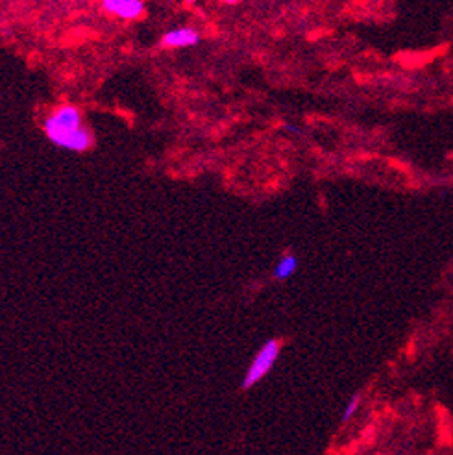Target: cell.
<instances>
[{"label":"cell","mask_w":453,"mask_h":455,"mask_svg":"<svg viewBox=\"0 0 453 455\" xmlns=\"http://www.w3.org/2000/svg\"><path fill=\"white\" fill-rule=\"evenodd\" d=\"M44 135L52 144L70 152H86L93 146L94 138L76 106L63 104L44 120Z\"/></svg>","instance_id":"1"},{"label":"cell","mask_w":453,"mask_h":455,"mask_svg":"<svg viewBox=\"0 0 453 455\" xmlns=\"http://www.w3.org/2000/svg\"><path fill=\"white\" fill-rule=\"evenodd\" d=\"M280 350L281 344L280 341H276V339H270V341H267V343L261 346L259 352L255 354V357L252 359V363H250L246 374L242 378V389L254 387L255 383H259V381L272 370L276 361H278V357H280Z\"/></svg>","instance_id":"2"},{"label":"cell","mask_w":453,"mask_h":455,"mask_svg":"<svg viewBox=\"0 0 453 455\" xmlns=\"http://www.w3.org/2000/svg\"><path fill=\"white\" fill-rule=\"evenodd\" d=\"M104 12L122 21H135L144 13V0H102Z\"/></svg>","instance_id":"3"},{"label":"cell","mask_w":453,"mask_h":455,"mask_svg":"<svg viewBox=\"0 0 453 455\" xmlns=\"http://www.w3.org/2000/svg\"><path fill=\"white\" fill-rule=\"evenodd\" d=\"M200 34L191 26H178L163 34L161 44L167 49H189L200 43Z\"/></svg>","instance_id":"4"},{"label":"cell","mask_w":453,"mask_h":455,"mask_svg":"<svg viewBox=\"0 0 453 455\" xmlns=\"http://www.w3.org/2000/svg\"><path fill=\"white\" fill-rule=\"evenodd\" d=\"M296 270H298V257L294 256V254H287V256H283L280 261L276 263L274 278L276 280H289L291 276L296 274Z\"/></svg>","instance_id":"5"},{"label":"cell","mask_w":453,"mask_h":455,"mask_svg":"<svg viewBox=\"0 0 453 455\" xmlns=\"http://www.w3.org/2000/svg\"><path fill=\"white\" fill-rule=\"evenodd\" d=\"M359 406H361V396L359 394H355L354 398L348 402L346 409H344V413H342V422H344V424L352 420V417H354L355 413H357Z\"/></svg>","instance_id":"6"},{"label":"cell","mask_w":453,"mask_h":455,"mask_svg":"<svg viewBox=\"0 0 453 455\" xmlns=\"http://www.w3.org/2000/svg\"><path fill=\"white\" fill-rule=\"evenodd\" d=\"M222 2H226V4H235L237 0H222Z\"/></svg>","instance_id":"7"},{"label":"cell","mask_w":453,"mask_h":455,"mask_svg":"<svg viewBox=\"0 0 453 455\" xmlns=\"http://www.w3.org/2000/svg\"><path fill=\"white\" fill-rule=\"evenodd\" d=\"M194 2H196V0H187V4H194Z\"/></svg>","instance_id":"8"}]
</instances>
